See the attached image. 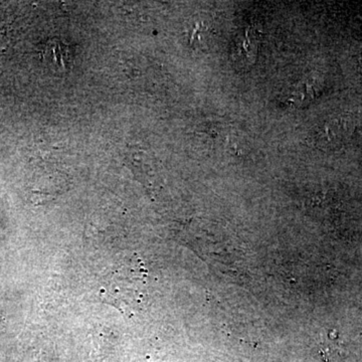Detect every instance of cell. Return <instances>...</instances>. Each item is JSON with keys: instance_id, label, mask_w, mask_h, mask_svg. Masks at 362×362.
I'll use <instances>...</instances> for the list:
<instances>
[{"instance_id": "1", "label": "cell", "mask_w": 362, "mask_h": 362, "mask_svg": "<svg viewBox=\"0 0 362 362\" xmlns=\"http://www.w3.org/2000/svg\"><path fill=\"white\" fill-rule=\"evenodd\" d=\"M146 295V271L136 255L121 259L106 277L100 291L104 303L132 315L138 311Z\"/></svg>"}, {"instance_id": "2", "label": "cell", "mask_w": 362, "mask_h": 362, "mask_svg": "<svg viewBox=\"0 0 362 362\" xmlns=\"http://www.w3.org/2000/svg\"><path fill=\"white\" fill-rule=\"evenodd\" d=\"M261 42V30L257 26H249L240 32L233 42L232 59L240 68H250L254 65L258 57Z\"/></svg>"}, {"instance_id": "3", "label": "cell", "mask_w": 362, "mask_h": 362, "mask_svg": "<svg viewBox=\"0 0 362 362\" xmlns=\"http://www.w3.org/2000/svg\"><path fill=\"white\" fill-rule=\"evenodd\" d=\"M314 93H315V90H314L313 84L308 82V81H304L293 89L291 94L288 98V101L296 104L298 106L305 105L307 102L313 99Z\"/></svg>"}]
</instances>
